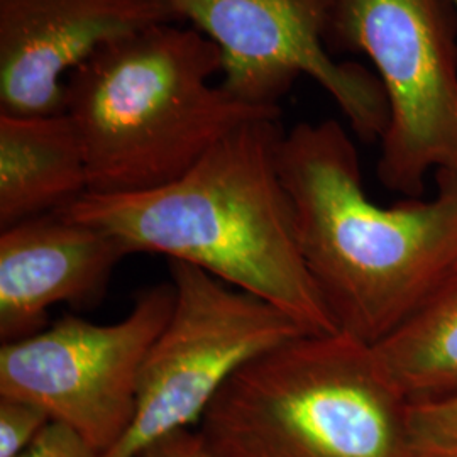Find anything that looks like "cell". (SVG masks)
Instances as JSON below:
<instances>
[{
	"mask_svg": "<svg viewBox=\"0 0 457 457\" xmlns=\"http://www.w3.org/2000/svg\"><path fill=\"white\" fill-rule=\"evenodd\" d=\"M300 251L337 328L376 345L457 275V177L392 207L364 188L358 149L337 120L300 122L278 146Z\"/></svg>",
	"mask_w": 457,
	"mask_h": 457,
	"instance_id": "1",
	"label": "cell"
},
{
	"mask_svg": "<svg viewBox=\"0 0 457 457\" xmlns=\"http://www.w3.org/2000/svg\"><path fill=\"white\" fill-rule=\"evenodd\" d=\"M279 117L228 132L180 179L137 194H90L66 217L256 295L311 334L339 332L305 266L294 205L278 170Z\"/></svg>",
	"mask_w": 457,
	"mask_h": 457,
	"instance_id": "2",
	"label": "cell"
},
{
	"mask_svg": "<svg viewBox=\"0 0 457 457\" xmlns=\"http://www.w3.org/2000/svg\"><path fill=\"white\" fill-rule=\"evenodd\" d=\"M219 48L179 22L124 36L66 80L65 114L82 141L88 192L137 194L180 179L228 132L279 117L232 97L212 79Z\"/></svg>",
	"mask_w": 457,
	"mask_h": 457,
	"instance_id": "3",
	"label": "cell"
},
{
	"mask_svg": "<svg viewBox=\"0 0 457 457\" xmlns=\"http://www.w3.org/2000/svg\"><path fill=\"white\" fill-rule=\"evenodd\" d=\"M198 432L215 457H410L409 400L371 345L302 334L232 376Z\"/></svg>",
	"mask_w": 457,
	"mask_h": 457,
	"instance_id": "4",
	"label": "cell"
},
{
	"mask_svg": "<svg viewBox=\"0 0 457 457\" xmlns=\"http://www.w3.org/2000/svg\"><path fill=\"white\" fill-rule=\"evenodd\" d=\"M330 48L366 54L388 102L378 179L420 198L457 177V16L449 0H332Z\"/></svg>",
	"mask_w": 457,
	"mask_h": 457,
	"instance_id": "5",
	"label": "cell"
},
{
	"mask_svg": "<svg viewBox=\"0 0 457 457\" xmlns=\"http://www.w3.org/2000/svg\"><path fill=\"white\" fill-rule=\"evenodd\" d=\"M175 303L143 366L128 434L104 457H141L149 445L200 422L247 362L311 334L256 295L181 262H168Z\"/></svg>",
	"mask_w": 457,
	"mask_h": 457,
	"instance_id": "6",
	"label": "cell"
},
{
	"mask_svg": "<svg viewBox=\"0 0 457 457\" xmlns=\"http://www.w3.org/2000/svg\"><path fill=\"white\" fill-rule=\"evenodd\" d=\"M175 303L173 283L146 288L114 324L66 315L0 347V398L31 402L100 454L131 427L143 366Z\"/></svg>",
	"mask_w": 457,
	"mask_h": 457,
	"instance_id": "7",
	"label": "cell"
},
{
	"mask_svg": "<svg viewBox=\"0 0 457 457\" xmlns=\"http://www.w3.org/2000/svg\"><path fill=\"white\" fill-rule=\"evenodd\" d=\"M179 22L219 48L220 85L256 107H278L300 77L320 85L351 129L381 141L388 102L378 77L337 62L327 43L332 0H163Z\"/></svg>",
	"mask_w": 457,
	"mask_h": 457,
	"instance_id": "8",
	"label": "cell"
},
{
	"mask_svg": "<svg viewBox=\"0 0 457 457\" xmlns=\"http://www.w3.org/2000/svg\"><path fill=\"white\" fill-rule=\"evenodd\" d=\"M179 22L163 0H0V114L65 112L68 77L98 49Z\"/></svg>",
	"mask_w": 457,
	"mask_h": 457,
	"instance_id": "9",
	"label": "cell"
},
{
	"mask_svg": "<svg viewBox=\"0 0 457 457\" xmlns=\"http://www.w3.org/2000/svg\"><path fill=\"white\" fill-rule=\"evenodd\" d=\"M129 253L102 228L53 212L0 234V339L12 343L46 328L48 312L88 307L104 296Z\"/></svg>",
	"mask_w": 457,
	"mask_h": 457,
	"instance_id": "10",
	"label": "cell"
},
{
	"mask_svg": "<svg viewBox=\"0 0 457 457\" xmlns=\"http://www.w3.org/2000/svg\"><path fill=\"white\" fill-rule=\"evenodd\" d=\"M88 192L82 141L63 114H0V230L63 211Z\"/></svg>",
	"mask_w": 457,
	"mask_h": 457,
	"instance_id": "11",
	"label": "cell"
},
{
	"mask_svg": "<svg viewBox=\"0 0 457 457\" xmlns=\"http://www.w3.org/2000/svg\"><path fill=\"white\" fill-rule=\"evenodd\" d=\"M371 347L409 402L457 392V275Z\"/></svg>",
	"mask_w": 457,
	"mask_h": 457,
	"instance_id": "12",
	"label": "cell"
},
{
	"mask_svg": "<svg viewBox=\"0 0 457 457\" xmlns=\"http://www.w3.org/2000/svg\"><path fill=\"white\" fill-rule=\"evenodd\" d=\"M410 457H457V392L409 402Z\"/></svg>",
	"mask_w": 457,
	"mask_h": 457,
	"instance_id": "13",
	"label": "cell"
},
{
	"mask_svg": "<svg viewBox=\"0 0 457 457\" xmlns=\"http://www.w3.org/2000/svg\"><path fill=\"white\" fill-rule=\"evenodd\" d=\"M51 422L31 402L0 398V457H19Z\"/></svg>",
	"mask_w": 457,
	"mask_h": 457,
	"instance_id": "14",
	"label": "cell"
},
{
	"mask_svg": "<svg viewBox=\"0 0 457 457\" xmlns=\"http://www.w3.org/2000/svg\"><path fill=\"white\" fill-rule=\"evenodd\" d=\"M19 457H104L71 427L51 420Z\"/></svg>",
	"mask_w": 457,
	"mask_h": 457,
	"instance_id": "15",
	"label": "cell"
},
{
	"mask_svg": "<svg viewBox=\"0 0 457 457\" xmlns=\"http://www.w3.org/2000/svg\"><path fill=\"white\" fill-rule=\"evenodd\" d=\"M141 457H215L200 432L188 428L168 434L163 439L149 445Z\"/></svg>",
	"mask_w": 457,
	"mask_h": 457,
	"instance_id": "16",
	"label": "cell"
},
{
	"mask_svg": "<svg viewBox=\"0 0 457 457\" xmlns=\"http://www.w3.org/2000/svg\"><path fill=\"white\" fill-rule=\"evenodd\" d=\"M449 2H451V5H453V9H454L457 16V0H449Z\"/></svg>",
	"mask_w": 457,
	"mask_h": 457,
	"instance_id": "17",
	"label": "cell"
}]
</instances>
